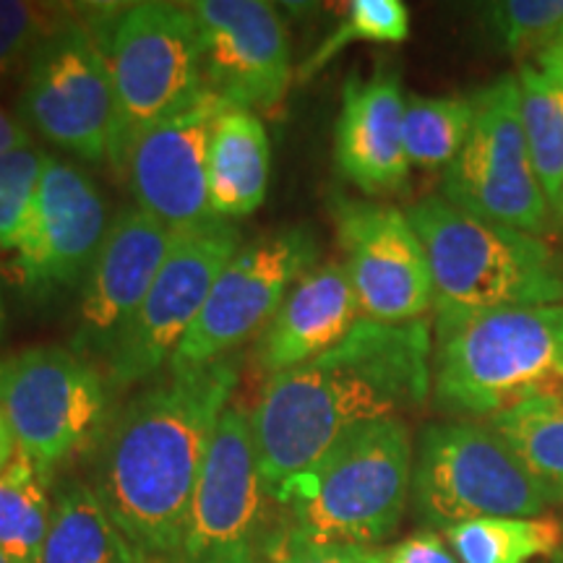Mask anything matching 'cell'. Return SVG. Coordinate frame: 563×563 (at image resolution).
<instances>
[{
	"instance_id": "cell-1",
	"label": "cell",
	"mask_w": 563,
	"mask_h": 563,
	"mask_svg": "<svg viewBox=\"0 0 563 563\" xmlns=\"http://www.w3.org/2000/svg\"><path fill=\"white\" fill-rule=\"evenodd\" d=\"M238 378L235 355L167 368L104 426L91 488L141 559H178L196 485Z\"/></svg>"
},
{
	"instance_id": "cell-2",
	"label": "cell",
	"mask_w": 563,
	"mask_h": 563,
	"mask_svg": "<svg viewBox=\"0 0 563 563\" xmlns=\"http://www.w3.org/2000/svg\"><path fill=\"white\" fill-rule=\"evenodd\" d=\"M433 340L426 321L361 319L332 350L272 376L251 412L266 493L321 460L365 422L402 418L431 397Z\"/></svg>"
},
{
	"instance_id": "cell-3",
	"label": "cell",
	"mask_w": 563,
	"mask_h": 563,
	"mask_svg": "<svg viewBox=\"0 0 563 563\" xmlns=\"http://www.w3.org/2000/svg\"><path fill=\"white\" fill-rule=\"evenodd\" d=\"M412 462L405 418L373 420L342 435L311 467L266 493L277 506L266 559L298 545L378 548L402 525Z\"/></svg>"
},
{
	"instance_id": "cell-4",
	"label": "cell",
	"mask_w": 563,
	"mask_h": 563,
	"mask_svg": "<svg viewBox=\"0 0 563 563\" xmlns=\"http://www.w3.org/2000/svg\"><path fill=\"white\" fill-rule=\"evenodd\" d=\"M431 397L452 420L481 422L563 399V306L435 311Z\"/></svg>"
},
{
	"instance_id": "cell-5",
	"label": "cell",
	"mask_w": 563,
	"mask_h": 563,
	"mask_svg": "<svg viewBox=\"0 0 563 563\" xmlns=\"http://www.w3.org/2000/svg\"><path fill=\"white\" fill-rule=\"evenodd\" d=\"M428 253L435 311L563 306V258L540 235L428 196L407 209Z\"/></svg>"
},
{
	"instance_id": "cell-6",
	"label": "cell",
	"mask_w": 563,
	"mask_h": 563,
	"mask_svg": "<svg viewBox=\"0 0 563 563\" xmlns=\"http://www.w3.org/2000/svg\"><path fill=\"white\" fill-rule=\"evenodd\" d=\"M410 501L433 532L485 517H540L553 506L504 435L481 420H443L422 428Z\"/></svg>"
},
{
	"instance_id": "cell-7",
	"label": "cell",
	"mask_w": 563,
	"mask_h": 563,
	"mask_svg": "<svg viewBox=\"0 0 563 563\" xmlns=\"http://www.w3.org/2000/svg\"><path fill=\"white\" fill-rule=\"evenodd\" d=\"M118 102L112 165L123 170L133 141L207 87L199 26L188 3L139 0L100 32Z\"/></svg>"
},
{
	"instance_id": "cell-8",
	"label": "cell",
	"mask_w": 563,
	"mask_h": 563,
	"mask_svg": "<svg viewBox=\"0 0 563 563\" xmlns=\"http://www.w3.org/2000/svg\"><path fill=\"white\" fill-rule=\"evenodd\" d=\"M0 412L16 452L45 475L100 441L110 384L70 347L45 344L0 355Z\"/></svg>"
},
{
	"instance_id": "cell-9",
	"label": "cell",
	"mask_w": 563,
	"mask_h": 563,
	"mask_svg": "<svg viewBox=\"0 0 563 563\" xmlns=\"http://www.w3.org/2000/svg\"><path fill=\"white\" fill-rule=\"evenodd\" d=\"M19 115L34 131L87 162H112L118 102L100 32L63 11L34 47L21 87Z\"/></svg>"
},
{
	"instance_id": "cell-10",
	"label": "cell",
	"mask_w": 563,
	"mask_h": 563,
	"mask_svg": "<svg viewBox=\"0 0 563 563\" xmlns=\"http://www.w3.org/2000/svg\"><path fill=\"white\" fill-rule=\"evenodd\" d=\"M473 129L443 170L441 196L481 220L540 235L551 201L532 167L517 76H501L473 97Z\"/></svg>"
},
{
	"instance_id": "cell-11",
	"label": "cell",
	"mask_w": 563,
	"mask_h": 563,
	"mask_svg": "<svg viewBox=\"0 0 563 563\" xmlns=\"http://www.w3.org/2000/svg\"><path fill=\"white\" fill-rule=\"evenodd\" d=\"M235 222L211 217L175 230L170 253L121 340L104 357L110 389L144 384L167 368L183 336L199 319L203 302L224 266L241 251Z\"/></svg>"
},
{
	"instance_id": "cell-12",
	"label": "cell",
	"mask_w": 563,
	"mask_h": 563,
	"mask_svg": "<svg viewBox=\"0 0 563 563\" xmlns=\"http://www.w3.org/2000/svg\"><path fill=\"white\" fill-rule=\"evenodd\" d=\"M316 262L319 243L306 224L279 228L241 245L217 277L199 319L183 336L167 368L214 363L232 355L253 334H262L295 282Z\"/></svg>"
},
{
	"instance_id": "cell-13",
	"label": "cell",
	"mask_w": 563,
	"mask_h": 563,
	"mask_svg": "<svg viewBox=\"0 0 563 563\" xmlns=\"http://www.w3.org/2000/svg\"><path fill=\"white\" fill-rule=\"evenodd\" d=\"M264 501L251 412L230 405L209 446L173 563H262Z\"/></svg>"
},
{
	"instance_id": "cell-14",
	"label": "cell",
	"mask_w": 563,
	"mask_h": 563,
	"mask_svg": "<svg viewBox=\"0 0 563 563\" xmlns=\"http://www.w3.org/2000/svg\"><path fill=\"white\" fill-rule=\"evenodd\" d=\"M332 217L344 269L363 319L384 323L422 321L433 308L428 253L407 211L391 203L334 196Z\"/></svg>"
},
{
	"instance_id": "cell-15",
	"label": "cell",
	"mask_w": 563,
	"mask_h": 563,
	"mask_svg": "<svg viewBox=\"0 0 563 563\" xmlns=\"http://www.w3.org/2000/svg\"><path fill=\"white\" fill-rule=\"evenodd\" d=\"M207 87L241 110H269L295 76L290 37L277 5L264 0H194Z\"/></svg>"
},
{
	"instance_id": "cell-16",
	"label": "cell",
	"mask_w": 563,
	"mask_h": 563,
	"mask_svg": "<svg viewBox=\"0 0 563 563\" xmlns=\"http://www.w3.org/2000/svg\"><path fill=\"white\" fill-rule=\"evenodd\" d=\"M228 108L220 95L203 87L191 102L141 133L123 162L136 207L170 230L214 217L209 203V144Z\"/></svg>"
},
{
	"instance_id": "cell-17",
	"label": "cell",
	"mask_w": 563,
	"mask_h": 563,
	"mask_svg": "<svg viewBox=\"0 0 563 563\" xmlns=\"http://www.w3.org/2000/svg\"><path fill=\"white\" fill-rule=\"evenodd\" d=\"M173 238L175 230L141 207L118 211L81 282L70 350L104 363L157 279Z\"/></svg>"
},
{
	"instance_id": "cell-18",
	"label": "cell",
	"mask_w": 563,
	"mask_h": 563,
	"mask_svg": "<svg viewBox=\"0 0 563 563\" xmlns=\"http://www.w3.org/2000/svg\"><path fill=\"white\" fill-rule=\"evenodd\" d=\"M108 228L104 199L89 175L47 154L34 222L11 282L30 298L70 290L87 279Z\"/></svg>"
},
{
	"instance_id": "cell-19",
	"label": "cell",
	"mask_w": 563,
	"mask_h": 563,
	"mask_svg": "<svg viewBox=\"0 0 563 563\" xmlns=\"http://www.w3.org/2000/svg\"><path fill=\"white\" fill-rule=\"evenodd\" d=\"M402 76L378 66L371 76L352 74L342 89L334 125V162L344 180L365 196L399 194L407 186Z\"/></svg>"
},
{
	"instance_id": "cell-20",
	"label": "cell",
	"mask_w": 563,
	"mask_h": 563,
	"mask_svg": "<svg viewBox=\"0 0 563 563\" xmlns=\"http://www.w3.org/2000/svg\"><path fill=\"white\" fill-rule=\"evenodd\" d=\"M363 319L361 302L342 264H316L295 282L258 334L253 363L266 376L306 365L342 342Z\"/></svg>"
},
{
	"instance_id": "cell-21",
	"label": "cell",
	"mask_w": 563,
	"mask_h": 563,
	"mask_svg": "<svg viewBox=\"0 0 563 563\" xmlns=\"http://www.w3.org/2000/svg\"><path fill=\"white\" fill-rule=\"evenodd\" d=\"M272 146L256 112L230 108L211 131L209 203L211 214L241 220L262 207L269 191Z\"/></svg>"
},
{
	"instance_id": "cell-22",
	"label": "cell",
	"mask_w": 563,
	"mask_h": 563,
	"mask_svg": "<svg viewBox=\"0 0 563 563\" xmlns=\"http://www.w3.org/2000/svg\"><path fill=\"white\" fill-rule=\"evenodd\" d=\"M42 563H144L131 540L84 481H63L53 493V517Z\"/></svg>"
},
{
	"instance_id": "cell-23",
	"label": "cell",
	"mask_w": 563,
	"mask_h": 563,
	"mask_svg": "<svg viewBox=\"0 0 563 563\" xmlns=\"http://www.w3.org/2000/svg\"><path fill=\"white\" fill-rule=\"evenodd\" d=\"M51 517V475L16 452L0 473V553L11 563H42Z\"/></svg>"
},
{
	"instance_id": "cell-24",
	"label": "cell",
	"mask_w": 563,
	"mask_h": 563,
	"mask_svg": "<svg viewBox=\"0 0 563 563\" xmlns=\"http://www.w3.org/2000/svg\"><path fill=\"white\" fill-rule=\"evenodd\" d=\"M446 540L460 563H530L551 559L563 548V519L485 517L446 530Z\"/></svg>"
},
{
	"instance_id": "cell-25",
	"label": "cell",
	"mask_w": 563,
	"mask_h": 563,
	"mask_svg": "<svg viewBox=\"0 0 563 563\" xmlns=\"http://www.w3.org/2000/svg\"><path fill=\"white\" fill-rule=\"evenodd\" d=\"M517 81L527 150L553 207L563 186V81L540 70L534 63H522Z\"/></svg>"
},
{
	"instance_id": "cell-26",
	"label": "cell",
	"mask_w": 563,
	"mask_h": 563,
	"mask_svg": "<svg viewBox=\"0 0 563 563\" xmlns=\"http://www.w3.org/2000/svg\"><path fill=\"white\" fill-rule=\"evenodd\" d=\"M488 422L548 498L563 504V399H540Z\"/></svg>"
},
{
	"instance_id": "cell-27",
	"label": "cell",
	"mask_w": 563,
	"mask_h": 563,
	"mask_svg": "<svg viewBox=\"0 0 563 563\" xmlns=\"http://www.w3.org/2000/svg\"><path fill=\"white\" fill-rule=\"evenodd\" d=\"M473 129L470 97L410 95L405 104V152L410 165L435 170L456 159Z\"/></svg>"
},
{
	"instance_id": "cell-28",
	"label": "cell",
	"mask_w": 563,
	"mask_h": 563,
	"mask_svg": "<svg viewBox=\"0 0 563 563\" xmlns=\"http://www.w3.org/2000/svg\"><path fill=\"white\" fill-rule=\"evenodd\" d=\"M47 154L37 146L0 157V272L13 279L21 249L30 238Z\"/></svg>"
},
{
	"instance_id": "cell-29",
	"label": "cell",
	"mask_w": 563,
	"mask_h": 563,
	"mask_svg": "<svg viewBox=\"0 0 563 563\" xmlns=\"http://www.w3.org/2000/svg\"><path fill=\"white\" fill-rule=\"evenodd\" d=\"M410 37V11L402 0H352L334 32L302 60L295 74L298 81L313 79L352 42H376V45H399Z\"/></svg>"
},
{
	"instance_id": "cell-30",
	"label": "cell",
	"mask_w": 563,
	"mask_h": 563,
	"mask_svg": "<svg viewBox=\"0 0 563 563\" xmlns=\"http://www.w3.org/2000/svg\"><path fill=\"white\" fill-rule=\"evenodd\" d=\"M488 30L511 55L545 53L563 37V0H504L485 11Z\"/></svg>"
},
{
	"instance_id": "cell-31",
	"label": "cell",
	"mask_w": 563,
	"mask_h": 563,
	"mask_svg": "<svg viewBox=\"0 0 563 563\" xmlns=\"http://www.w3.org/2000/svg\"><path fill=\"white\" fill-rule=\"evenodd\" d=\"M63 11L30 0H0V79L45 40Z\"/></svg>"
},
{
	"instance_id": "cell-32",
	"label": "cell",
	"mask_w": 563,
	"mask_h": 563,
	"mask_svg": "<svg viewBox=\"0 0 563 563\" xmlns=\"http://www.w3.org/2000/svg\"><path fill=\"white\" fill-rule=\"evenodd\" d=\"M371 563H460L452 548L433 530L410 534L386 548H365Z\"/></svg>"
},
{
	"instance_id": "cell-33",
	"label": "cell",
	"mask_w": 563,
	"mask_h": 563,
	"mask_svg": "<svg viewBox=\"0 0 563 563\" xmlns=\"http://www.w3.org/2000/svg\"><path fill=\"white\" fill-rule=\"evenodd\" d=\"M269 563H371L365 548L298 545L272 555Z\"/></svg>"
},
{
	"instance_id": "cell-34",
	"label": "cell",
	"mask_w": 563,
	"mask_h": 563,
	"mask_svg": "<svg viewBox=\"0 0 563 563\" xmlns=\"http://www.w3.org/2000/svg\"><path fill=\"white\" fill-rule=\"evenodd\" d=\"M24 146H32L30 131L21 123V118L11 115L9 110L0 108V157L9 152L24 150Z\"/></svg>"
},
{
	"instance_id": "cell-35",
	"label": "cell",
	"mask_w": 563,
	"mask_h": 563,
	"mask_svg": "<svg viewBox=\"0 0 563 563\" xmlns=\"http://www.w3.org/2000/svg\"><path fill=\"white\" fill-rule=\"evenodd\" d=\"M534 66L563 81V37L555 42L553 47H548L545 53H540L538 58H534Z\"/></svg>"
},
{
	"instance_id": "cell-36",
	"label": "cell",
	"mask_w": 563,
	"mask_h": 563,
	"mask_svg": "<svg viewBox=\"0 0 563 563\" xmlns=\"http://www.w3.org/2000/svg\"><path fill=\"white\" fill-rule=\"evenodd\" d=\"M16 454V443H5V441H0V473H3L5 470V464L11 462V456Z\"/></svg>"
},
{
	"instance_id": "cell-37",
	"label": "cell",
	"mask_w": 563,
	"mask_h": 563,
	"mask_svg": "<svg viewBox=\"0 0 563 563\" xmlns=\"http://www.w3.org/2000/svg\"><path fill=\"white\" fill-rule=\"evenodd\" d=\"M0 441H5V443H13L11 428H9V422H5V418H3V412H0Z\"/></svg>"
},
{
	"instance_id": "cell-38",
	"label": "cell",
	"mask_w": 563,
	"mask_h": 563,
	"mask_svg": "<svg viewBox=\"0 0 563 563\" xmlns=\"http://www.w3.org/2000/svg\"><path fill=\"white\" fill-rule=\"evenodd\" d=\"M5 336V306H3V298H0V342H3Z\"/></svg>"
},
{
	"instance_id": "cell-39",
	"label": "cell",
	"mask_w": 563,
	"mask_h": 563,
	"mask_svg": "<svg viewBox=\"0 0 563 563\" xmlns=\"http://www.w3.org/2000/svg\"><path fill=\"white\" fill-rule=\"evenodd\" d=\"M553 209H555V214H559L561 220H563V186H561V194H559V199H555V203H553Z\"/></svg>"
},
{
	"instance_id": "cell-40",
	"label": "cell",
	"mask_w": 563,
	"mask_h": 563,
	"mask_svg": "<svg viewBox=\"0 0 563 563\" xmlns=\"http://www.w3.org/2000/svg\"><path fill=\"white\" fill-rule=\"evenodd\" d=\"M545 563H563V548L555 555H551V559H548Z\"/></svg>"
},
{
	"instance_id": "cell-41",
	"label": "cell",
	"mask_w": 563,
	"mask_h": 563,
	"mask_svg": "<svg viewBox=\"0 0 563 563\" xmlns=\"http://www.w3.org/2000/svg\"><path fill=\"white\" fill-rule=\"evenodd\" d=\"M0 563H11V561H9V559H5V555H3V553H0Z\"/></svg>"
},
{
	"instance_id": "cell-42",
	"label": "cell",
	"mask_w": 563,
	"mask_h": 563,
	"mask_svg": "<svg viewBox=\"0 0 563 563\" xmlns=\"http://www.w3.org/2000/svg\"><path fill=\"white\" fill-rule=\"evenodd\" d=\"M561 506H563V504H561Z\"/></svg>"
}]
</instances>
